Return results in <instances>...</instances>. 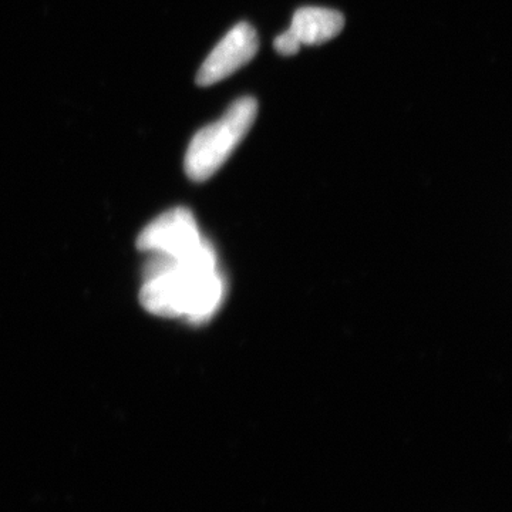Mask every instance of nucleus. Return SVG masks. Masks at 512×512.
I'll use <instances>...</instances> for the list:
<instances>
[{
	"label": "nucleus",
	"instance_id": "f257e3e1",
	"mask_svg": "<svg viewBox=\"0 0 512 512\" xmlns=\"http://www.w3.org/2000/svg\"><path fill=\"white\" fill-rule=\"evenodd\" d=\"M227 293L217 251L207 239L180 258L150 255L143 268L141 305L160 318L204 325L220 311Z\"/></svg>",
	"mask_w": 512,
	"mask_h": 512
},
{
	"label": "nucleus",
	"instance_id": "f03ea898",
	"mask_svg": "<svg viewBox=\"0 0 512 512\" xmlns=\"http://www.w3.org/2000/svg\"><path fill=\"white\" fill-rule=\"evenodd\" d=\"M256 113V100L242 97L225 111L220 120L201 128L185 154L184 167L188 177L197 183L210 180L247 136L255 123Z\"/></svg>",
	"mask_w": 512,
	"mask_h": 512
},
{
	"label": "nucleus",
	"instance_id": "7ed1b4c3",
	"mask_svg": "<svg viewBox=\"0 0 512 512\" xmlns=\"http://www.w3.org/2000/svg\"><path fill=\"white\" fill-rule=\"evenodd\" d=\"M204 239L194 214L177 207L151 221L138 235L137 247L148 255L180 258L200 247Z\"/></svg>",
	"mask_w": 512,
	"mask_h": 512
},
{
	"label": "nucleus",
	"instance_id": "20e7f679",
	"mask_svg": "<svg viewBox=\"0 0 512 512\" xmlns=\"http://www.w3.org/2000/svg\"><path fill=\"white\" fill-rule=\"evenodd\" d=\"M258 49L259 40L255 29L248 23H238L229 30L202 63L197 74L198 86H212L227 79L251 62L258 53Z\"/></svg>",
	"mask_w": 512,
	"mask_h": 512
},
{
	"label": "nucleus",
	"instance_id": "39448f33",
	"mask_svg": "<svg viewBox=\"0 0 512 512\" xmlns=\"http://www.w3.org/2000/svg\"><path fill=\"white\" fill-rule=\"evenodd\" d=\"M343 28L345 18L338 10L302 8L296 10L289 29L302 46H319L338 36Z\"/></svg>",
	"mask_w": 512,
	"mask_h": 512
},
{
	"label": "nucleus",
	"instance_id": "423d86ee",
	"mask_svg": "<svg viewBox=\"0 0 512 512\" xmlns=\"http://www.w3.org/2000/svg\"><path fill=\"white\" fill-rule=\"evenodd\" d=\"M276 52L282 56H293L299 52L301 49V43L296 39V36L293 35L291 29L286 30V32L282 33L275 39L274 43Z\"/></svg>",
	"mask_w": 512,
	"mask_h": 512
}]
</instances>
